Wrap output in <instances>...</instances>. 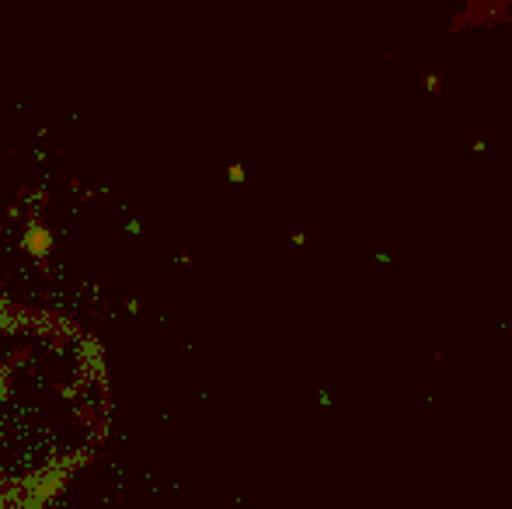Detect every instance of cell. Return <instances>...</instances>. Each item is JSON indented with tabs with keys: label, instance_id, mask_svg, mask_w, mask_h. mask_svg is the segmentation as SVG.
<instances>
[{
	"label": "cell",
	"instance_id": "obj_1",
	"mask_svg": "<svg viewBox=\"0 0 512 509\" xmlns=\"http://www.w3.org/2000/svg\"><path fill=\"white\" fill-rule=\"evenodd\" d=\"M105 353L70 318L0 297V509H35L108 433Z\"/></svg>",
	"mask_w": 512,
	"mask_h": 509
},
{
	"label": "cell",
	"instance_id": "obj_2",
	"mask_svg": "<svg viewBox=\"0 0 512 509\" xmlns=\"http://www.w3.org/2000/svg\"><path fill=\"white\" fill-rule=\"evenodd\" d=\"M425 88H429V91H439V77H436V74H432V77H429V81H425Z\"/></svg>",
	"mask_w": 512,
	"mask_h": 509
}]
</instances>
